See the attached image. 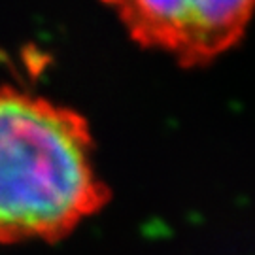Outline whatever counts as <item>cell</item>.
<instances>
[{
	"label": "cell",
	"mask_w": 255,
	"mask_h": 255,
	"mask_svg": "<svg viewBox=\"0 0 255 255\" xmlns=\"http://www.w3.org/2000/svg\"><path fill=\"white\" fill-rule=\"evenodd\" d=\"M76 110L0 83V242H57L110 201Z\"/></svg>",
	"instance_id": "6da1fadb"
},
{
	"label": "cell",
	"mask_w": 255,
	"mask_h": 255,
	"mask_svg": "<svg viewBox=\"0 0 255 255\" xmlns=\"http://www.w3.org/2000/svg\"><path fill=\"white\" fill-rule=\"evenodd\" d=\"M140 46L202 66L238 44L254 0H102Z\"/></svg>",
	"instance_id": "7a4b0ae2"
}]
</instances>
